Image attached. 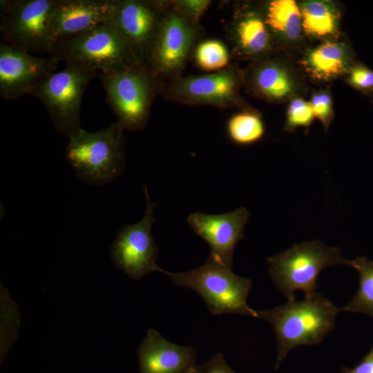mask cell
I'll use <instances>...</instances> for the list:
<instances>
[{
	"label": "cell",
	"instance_id": "obj_7",
	"mask_svg": "<svg viewBox=\"0 0 373 373\" xmlns=\"http://www.w3.org/2000/svg\"><path fill=\"white\" fill-rule=\"evenodd\" d=\"M50 56L59 62L81 63L103 73L141 63L122 34L109 23L58 41Z\"/></svg>",
	"mask_w": 373,
	"mask_h": 373
},
{
	"label": "cell",
	"instance_id": "obj_22",
	"mask_svg": "<svg viewBox=\"0 0 373 373\" xmlns=\"http://www.w3.org/2000/svg\"><path fill=\"white\" fill-rule=\"evenodd\" d=\"M349 265L359 275L358 288L352 299L341 311L366 314L373 317V261L365 257L350 260Z\"/></svg>",
	"mask_w": 373,
	"mask_h": 373
},
{
	"label": "cell",
	"instance_id": "obj_15",
	"mask_svg": "<svg viewBox=\"0 0 373 373\" xmlns=\"http://www.w3.org/2000/svg\"><path fill=\"white\" fill-rule=\"evenodd\" d=\"M115 4V0H57L50 23L53 43L107 23Z\"/></svg>",
	"mask_w": 373,
	"mask_h": 373
},
{
	"label": "cell",
	"instance_id": "obj_20",
	"mask_svg": "<svg viewBox=\"0 0 373 373\" xmlns=\"http://www.w3.org/2000/svg\"><path fill=\"white\" fill-rule=\"evenodd\" d=\"M271 33L283 40H296L300 35L302 21L300 7L294 0H272L259 10Z\"/></svg>",
	"mask_w": 373,
	"mask_h": 373
},
{
	"label": "cell",
	"instance_id": "obj_24",
	"mask_svg": "<svg viewBox=\"0 0 373 373\" xmlns=\"http://www.w3.org/2000/svg\"><path fill=\"white\" fill-rule=\"evenodd\" d=\"M193 56L200 68L204 70L215 72L227 67L230 58L226 46L216 39H207L198 43Z\"/></svg>",
	"mask_w": 373,
	"mask_h": 373
},
{
	"label": "cell",
	"instance_id": "obj_4",
	"mask_svg": "<svg viewBox=\"0 0 373 373\" xmlns=\"http://www.w3.org/2000/svg\"><path fill=\"white\" fill-rule=\"evenodd\" d=\"M163 274L175 285L199 294L213 315L237 314L257 318V311L247 304L251 280L236 275L231 267L211 256L195 269L179 273L164 270Z\"/></svg>",
	"mask_w": 373,
	"mask_h": 373
},
{
	"label": "cell",
	"instance_id": "obj_28",
	"mask_svg": "<svg viewBox=\"0 0 373 373\" xmlns=\"http://www.w3.org/2000/svg\"><path fill=\"white\" fill-rule=\"evenodd\" d=\"M348 82L358 90L367 93L373 88V70L362 64L355 66L350 72Z\"/></svg>",
	"mask_w": 373,
	"mask_h": 373
},
{
	"label": "cell",
	"instance_id": "obj_27",
	"mask_svg": "<svg viewBox=\"0 0 373 373\" xmlns=\"http://www.w3.org/2000/svg\"><path fill=\"white\" fill-rule=\"evenodd\" d=\"M314 117L327 128L332 116V99L326 93L314 95L310 102Z\"/></svg>",
	"mask_w": 373,
	"mask_h": 373
},
{
	"label": "cell",
	"instance_id": "obj_19",
	"mask_svg": "<svg viewBox=\"0 0 373 373\" xmlns=\"http://www.w3.org/2000/svg\"><path fill=\"white\" fill-rule=\"evenodd\" d=\"M350 54L343 44L323 43L306 56L304 65L307 73L318 80H329L343 73L350 62Z\"/></svg>",
	"mask_w": 373,
	"mask_h": 373
},
{
	"label": "cell",
	"instance_id": "obj_16",
	"mask_svg": "<svg viewBox=\"0 0 373 373\" xmlns=\"http://www.w3.org/2000/svg\"><path fill=\"white\" fill-rule=\"evenodd\" d=\"M140 373H186L195 365L196 353L191 346L172 343L154 329H149L138 347Z\"/></svg>",
	"mask_w": 373,
	"mask_h": 373
},
{
	"label": "cell",
	"instance_id": "obj_17",
	"mask_svg": "<svg viewBox=\"0 0 373 373\" xmlns=\"http://www.w3.org/2000/svg\"><path fill=\"white\" fill-rule=\"evenodd\" d=\"M227 31L232 55L236 57L259 59L271 49L272 37L258 10H236Z\"/></svg>",
	"mask_w": 373,
	"mask_h": 373
},
{
	"label": "cell",
	"instance_id": "obj_1",
	"mask_svg": "<svg viewBox=\"0 0 373 373\" xmlns=\"http://www.w3.org/2000/svg\"><path fill=\"white\" fill-rule=\"evenodd\" d=\"M340 312L341 308L316 292L301 300L293 299L268 310L257 311V318L271 324L276 336V370L295 347L321 343L334 327Z\"/></svg>",
	"mask_w": 373,
	"mask_h": 373
},
{
	"label": "cell",
	"instance_id": "obj_10",
	"mask_svg": "<svg viewBox=\"0 0 373 373\" xmlns=\"http://www.w3.org/2000/svg\"><path fill=\"white\" fill-rule=\"evenodd\" d=\"M243 76L229 65L209 74L178 77L164 85L163 98L187 106H210L219 108L240 106L239 95Z\"/></svg>",
	"mask_w": 373,
	"mask_h": 373
},
{
	"label": "cell",
	"instance_id": "obj_5",
	"mask_svg": "<svg viewBox=\"0 0 373 373\" xmlns=\"http://www.w3.org/2000/svg\"><path fill=\"white\" fill-rule=\"evenodd\" d=\"M267 261L274 283L288 300L295 299L296 291H302L305 296L315 294L318 276L327 267L350 263L340 249L318 240L295 244Z\"/></svg>",
	"mask_w": 373,
	"mask_h": 373
},
{
	"label": "cell",
	"instance_id": "obj_30",
	"mask_svg": "<svg viewBox=\"0 0 373 373\" xmlns=\"http://www.w3.org/2000/svg\"><path fill=\"white\" fill-rule=\"evenodd\" d=\"M343 373H373V346L361 361L354 368L342 366Z\"/></svg>",
	"mask_w": 373,
	"mask_h": 373
},
{
	"label": "cell",
	"instance_id": "obj_12",
	"mask_svg": "<svg viewBox=\"0 0 373 373\" xmlns=\"http://www.w3.org/2000/svg\"><path fill=\"white\" fill-rule=\"evenodd\" d=\"M166 4L163 0H115L107 23L122 34L141 63L146 64Z\"/></svg>",
	"mask_w": 373,
	"mask_h": 373
},
{
	"label": "cell",
	"instance_id": "obj_25",
	"mask_svg": "<svg viewBox=\"0 0 373 373\" xmlns=\"http://www.w3.org/2000/svg\"><path fill=\"white\" fill-rule=\"evenodd\" d=\"M314 117L310 102L300 98L294 99L287 110L285 128L293 131L297 127H308Z\"/></svg>",
	"mask_w": 373,
	"mask_h": 373
},
{
	"label": "cell",
	"instance_id": "obj_23",
	"mask_svg": "<svg viewBox=\"0 0 373 373\" xmlns=\"http://www.w3.org/2000/svg\"><path fill=\"white\" fill-rule=\"evenodd\" d=\"M231 141L239 145H249L260 140L265 133L261 117L252 111H244L231 116L227 125Z\"/></svg>",
	"mask_w": 373,
	"mask_h": 373
},
{
	"label": "cell",
	"instance_id": "obj_18",
	"mask_svg": "<svg viewBox=\"0 0 373 373\" xmlns=\"http://www.w3.org/2000/svg\"><path fill=\"white\" fill-rule=\"evenodd\" d=\"M243 81L252 93L271 102L286 99L295 88L294 79L287 70L271 61L258 62Z\"/></svg>",
	"mask_w": 373,
	"mask_h": 373
},
{
	"label": "cell",
	"instance_id": "obj_26",
	"mask_svg": "<svg viewBox=\"0 0 373 373\" xmlns=\"http://www.w3.org/2000/svg\"><path fill=\"white\" fill-rule=\"evenodd\" d=\"M173 6L191 19L199 23L211 1L208 0H175Z\"/></svg>",
	"mask_w": 373,
	"mask_h": 373
},
{
	"label": "cell",
	"instance_id": "obj_2",
	"mask_svg": "<svg viewBox=\"0 0 373 373\" xmlns=\"http://www.w3.org/2000/svg\"><path fill=\"white\" fill-rule=\"evenodd\" d=\"M107 103L124 130L141 131L146 126L152 104L164 83L146 64L139 63L117 70L99 72Z\"/></svg>",
	"mask_w": 373,
	"mask_h": 373
},
{
	"label": "cell",
	"instance_id": "obj_11",
	"mask_svg": "<svg viewBox=\"0 0 373 373\" xmlns=\"http://www.w3.org/2000/svg\"><path fill=\"white\" fill-rule=\"evenodd\" d=\"M146 198L144 215L138 222L122 227L111 247L114 264L133 280H138L152 271L163 273L156 264L158 247L153 240L151 229L155 219L147 187H144Z\"/></svg>",
	"mask_w": 373,
	"mask_h": 373
},
{
	"label": "cell",
	"instance_id": "obj_29",
	"mask_svg": "<svg viewBox=\"0 0 373 373\" xmlns=\"http://www.w3.org/2000/svg\"><path fill=\"white\" fill-rule=\"evenodd\" d=\"M186 373H236L226 363L221 353L201 365H195Z\"/></svg>",
	"mask_w": 373,
	"mask_h": 373
},
{
	"label": "cell",
	"instance_id": "obj_6",
	"mask_svg": "<svg viewBox=\"0 0 373 373\" xmlns=\"http://www.w3.org/2000/svg\"><path fill=\"white\" fill-rule=\"evenodd\" d=\"M97 70L77 62L41 80L29 95L40 101L46 108L54 128L68 137L82 128L80 113L84 93Z\"/></svg>",
	"mask_w": 373,
	"mask_h": 373
},
{
	"label": "cell",
	"instance_id": "obj_21",
	"mask_svg": "<svg viewBox=\"0 0 373 373\" xmlns=\"http://www.w3.org/2000/svg\"><path fill=\"white\" fill-rule=\"evenodd\" d=\"M302 29L309 35L323 38L335 34L339 15L332 3L325 1H309L300 7Z\"/></svg>",
	"mask_w": 373,
	"mask_h": 373
},
{
	"label": "cell",
	"instance_id": "obj_8",
	"mask_svg": "<svg viewBox=\"0 0 373 373\" xmlns=\"http://www.w3.org/2000/svg\"><path fill=\"white\" fill-rule=\"evenodd\" d=\"M200 23L166 1L160 26L146 61L162 82L180 76L201 35Z\"/></svg>",
	"mask_w": 373,
	"mask_h": 373
},
{
	"label": "cell",
	"instance_id": "obj_9",
	"mask_svg": "<svg viewBox=\"0 0 373 373\" xmlns=\"http://www.w3.org/2000/svg\"><path fill=\"white\" fill-rule=\"evenodd\" d=\"M57 0H1V41L30 54L50 55V23Z\"/></svg>",
	"mask_w": 373,
	"mask_h": 373
},
{
	"label": "cell",
	"instance_id": "obj_14",
	"mask_svg": "<svg viewBox=\"0 0 373 373\" xmlns=\"http://www.w3.org/2000/svg\"><path fill=\"white\" fill-rule=\"evenodd\" d=\"M249 216L248 210L242 207L222 214L193 213L188 216L187 222L209 245V256L231 268L233 251L237 242L244 238Z\"/></svg>",
	"mask_w": 373,
	"mask_h": 373
},
{
	"label": "cell",
	"instance_id": "obj_3",
	"mask_svg": "<svg viewBox=\"0 0 373 373\" xmlns=\"http://www.w3.org/2000/svg\"><path fill=\"white\" fill-rule=\"evenodd\" d=\"M124 130L116 121L95 132L81 128L68 137L66 158L79 179L90 185L99 186L122 174L124 165Z\"/></svg>",
	"mask_w": 373,
	"mask_h": 373
},
{
	"label": "cell",
	"instance_id": "obj_13",
	"mask_svg": "<svg viewBox=\"0 0 373 373\" xmlns=\"http://www.w3.org/2000/svg\"><path fill=\"white\" fill-rule=\"evenodd\" d=\"M59 61L53 57L35 56L0 41V94L15 100L30 94L34 87L56 71Z\"/></svg>",
	"mask_w": 373,
	"mask_h": 373
}]
</instances>
